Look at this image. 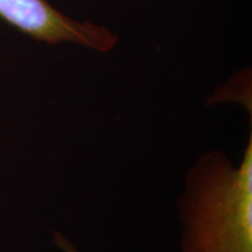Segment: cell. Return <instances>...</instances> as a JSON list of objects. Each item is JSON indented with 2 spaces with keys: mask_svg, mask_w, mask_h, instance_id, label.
I'll return each instance as SVG.
<instances>
[{
  "mask_svg": "<svg viewBox=\"0 0 252 252\" xmlns=\"http://www.w3.org/2000/svg\"><path fill=\"white\" fill-rule=\"evenodd\" d=\"M182 252H252V137L239 166L210 152L195 163L180 200Z\"/></svg>",
  "mask_w": 252,
  "mask_h": 252,
  "instance_id": "1",
  "label": "cell"
},
{
  "mask_svg": "<svg viewBox=\"0 0 252 252\" xmlns=\"http://www.w3.org/2000/svg\"><path fill=\"white\" fill-rule=\"evenodd\" d=\"M0 19L21 33L49 45L71 42L106 53L118 42V36L108 28L74 20L47 0H0Z\"/></svg>",
  "mask_w": 252,
  "mask_h": 252,
  "instance_id": "2",
  "label": "cell"
},
{
  "mask_svg": "<svg viewBox=\"0 0 252 252\" xmlns=\"http://www.w3.org/2000/svg\"><path fill=\"white\" fill-rule=\"evenodd\" d=\"M54 243L63 252H80L69 239L65 238L62 234H59V232L54 236Z\"/></svg>",
  "mask_w": 252,
  "mask_h": 252,
  "instance_id": "3",
  "label": "cell"
}]
</instances>
